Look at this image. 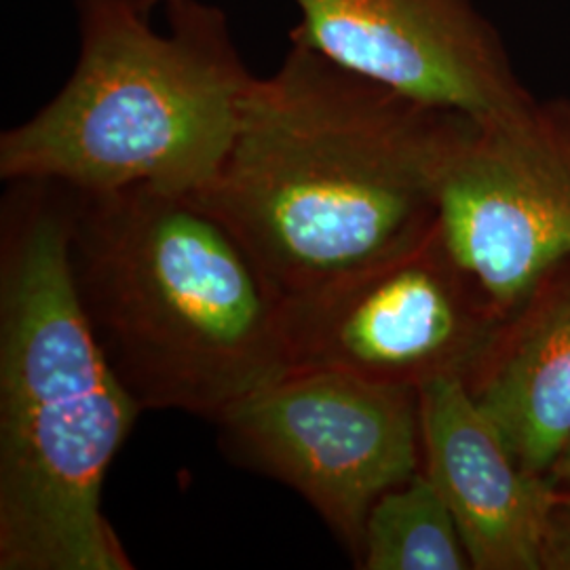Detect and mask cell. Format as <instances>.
<instances>
[{"mask_svg":"<svg viewBox=\"0 0 570 570\" xmlns=\"http://www.w3.org/2000/svg\"><path fill=\"white\" fill-rule=\"evenodd\" d=\"M541 570H570V494L553 508L541 548Z\"/></svg>","mask_w":570,"mask_h":570,"instance_id":"cell-12","label":"cell"},{"mask_svg":"<svg viewBox=\"0 0 570 570\" xmlns=\"http://www.w3.org/2000/svg\"><path fill=\"white\" fill-rule=\"evenodd\" d=\"M355 564L364 570H473L449 503L423 469L372 505Z\"/></svg>","mask_w":570,"mask_h":570,"instance_id":"cell-11","label":"cell"},{"mask_svg":"<svg viewBox=\"0 0 570 570\" xmlns=\"http://www.w3.org/2000/svg\"><path fill=\"white\" fill-rule=\"evenodd\" d=\"M245 91L214 183L190 195L282 298L425 235L480 121L353 72L305 42Z\"/></svg>","mask_w":570,"mask_h":570,"instance_id":"cell-1","label":"cell"},{"mask_svg":"<svg viewBox=\"0 0 570 570\" xmlns=\"http://www.w3.org/2000/svg\"><path fill=\"white\" fill-rule=\"evenodd\" d=\"M468 389L520 465L550 475L570 440V256L505 315Z\"/></svg>","mask_w":570,"mask_h":570,"instance_id":"cell-10","label":"cell"},{"mask_svg":"<svg viewBox=\"0 0 570 570\" xmlns=\"http://www.w3.org/2000/svg\"><path fill=\"white\" fill-rule=\"evenodd\" d=\"M289 39L421 102L478 121L532 100L473 0H294ZM146 13L165 0H138Z\"/></svg>","mask_w":570,"mask_h":570,"instance_id":"cell-8","label":"cell"},{"mask_svg":"<svg viewBox=\"0 0 570 570\" xmlns=\"http://www.w3.org/2000/svg\"><path fill=\"white\" fill-rule=\"evenodd\" d=\"M438 225L454 261L505 315L570 256V100L480 121L450 167Z\"/></svg>","mask_w":570,"mask_h":570,"instance_id":"cell-7","label":"cell"},{"mask_svg":"<svg viewBox=\"0 0 570 570\" xmlns=\"http://www.w3.org/2000/svg\"><path fill=\"white\" fill-rule=\"evenodd\" d=\"M423 471L446 499L473 570H541L551 511L569 492L520 465L461 379L419 389Z\"/></svg>","mask_w":570,"mask_h":570,"instance_id":"cell-9","label":"cell"},{"mask_svg":"<svg viewBox=\"0 0 570 570\" xmlns=\"http://www.w3.org/2000/svg\"><path fill=\"white\" fill-rule=\"evenodd\" d=\"M228 456L296 490L353 562L372 505L423 469L419 391L294 367L216 423Z\"/></svg>","mask_w":570,"mask_h":570,"instance_id":"cell-6","label":"cell"},{"mask_svg":"<svg viewBox=\"0 0 570 570\" xmlns=\"http://www.w3.org/2000/svg\"><path fill=\"white\" fill-rule=\"evenodd\" d=\"M0 239V570H131L102 511L144 410L106 362L70 271V188L20 180Z\"/></svg>","mask_w":570,"mask_h":570,"instance_id":"cell-2","label":"cell"},{"mask_svg":"<svg viewBox=\"0 0 570 570\" xmlns=\"http://www.w3.org/2000/svg\"><path fill=\"white\" fill-rule=\"evenodd\" d=\"M551 478L560 484V487H567L570 489V440L569 444L562 450V454L558 456V461L553 463V468L550 471Z\"/></svg>","mask_w":570,"mask_h":570,"instance_id":"cell-13","label":"cell"},{"mask_svg":"<svg viewBox=\"0 0 570 570\" xmlns=\"http://www.w3.org/2000/svg\"><path fill=\"white\" fill-rule=\"evenodd\" d=\"M75 7V70L51 102L0 136V178L94 195L205 190L225 164L254 79L225 11L165 0L169 30L161 35L138 0Z\"/></svg>","mask_w":570,"mask_h":570,"instance_id":"cell-4","label":"cell"},{"mask_svg":"<svg viewBox=\"0 0 570 570\" xmlns=\"http://www.w3.org/2000/svg\"><path fill=\"white\" fill-rule=\"evenodd\" d=\"M505 313L454 261L440 225L326 284L282 298L289 367H326L419 391L484 360Z\"/></svg>","mask_w":570,"mask_h":570,"instance_id":"cell-5","label":"cell"},{"mask_svg":"<svg viewBox=\"0 0 570 570\" xmlns=\"http://www.w3.org/2000/svg\"><path fill=\"white\" fill-rule=\"evenodd\" d=\"M68 256L104 357L144 412L218 423L292 370L279 296L193 197L70 188Z\"/></svg>","mask_w":570,"mask_h":570,"instance_id":"cell-3","label":"cell"}]
</instances>
